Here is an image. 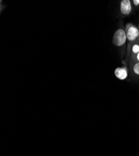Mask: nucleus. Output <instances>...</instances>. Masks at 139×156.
I'll return each mask as SVG.
<instances>
[{"label": "nucleus", "instance_id": "1", "mask_svg": "<svg viewBox=\"0 0 139 156\" xmlns=\"http://www.w3.org/2000/svg\"><path fill=\"white\" fill-rule=\"evenodd\" d=\"M126 32L123 29H118L116 30L113 35L112 43L115 46L120 47L123 46L127 40Z\"/></svg>", "mask_w": 139, "mask_h": 156}, {"label": "nucleus", "instance_id": "6", "mask_svg": "<svg viewBox=\"0 0 139 156\" xmlns=\"http://www.w3.org/2000/svg\"><path fill=\"white\" fill-rule=\"evenodd\" d=\"M132 52H133L134 54H137V55L138 53V52H139V45L134 44L132 46Z\"/></svg>", "mask_w": 139, "mask_h": 156}, {"label": "nucleus", "instance_id": "4", "mask_svg": "<svg viewBox=\"0 0 139 156\" xmlns=\"http://www.w3.org/2000/svg\"><path fill=\"white\" fill-rule=\"evenodd\" d=\"M114 74L117 78L120 80H124L127 77L128 73L125 68H117L114 71Z\"/></svg>", "mask_w": 139, "mask_h": 156}, {"label": "nucleus", "instance_id": "9", "mask_svg": "<svg viewBox=\"0 0 139 156\" xmlns=\"http://www.w3.org/2000/svg\"><path fill=\"white\" fill-rule=\"evenodd\" d=\"M138 28H139V24H138Z\"/></svg>", "mask_w": 139, "mask_h": 156}, {"label": "nucleus", "instance_id": "3", "mask_svg": "<svg viewBox=\"0 0 139 156\" xmlns=\"http://www.w3.org/2000/svg\"><path fill=\"white\" fill-rule=\"evenodd\" d=\"M132 11V5L129 0H122L120 2V11L122 14L128 15Z\"/></svg>", "mask_w": 139, "mask_h": 156}, {"label": "nucleus", "instance_id": "5", "mask_svg": "<svg viewBox=\"0 0 139 156\" xmlns=\"http://www.w3.org/2000/svg\"><path fill=\"white\" fill-rule=\"evenodd\" d=\"M133 70L135 74L139 75V62H137L133 67Z\"/></svg>", "mask_w": 139, "mask_h": 156}, {"label": "nucleus", "instance_id": "8", "mask_svg": "<svg viewBox=\"0 0 139 156\" xmlns=\"http://www.w3.org/2000/svg\"><path fill=\"white\" fill-rule=\"evenodd\" d=\"M137 60L139 61V52H138V53L137 55Z\"/></svg>", "mask_w": 139, "mask_h": 156}, {"label": "nucleus", "instance_id": "7", "mask_svg": "<svg viewBox=\"0 0 139 156\" xmlns=\"http://www.w3.org/2000/svg\"><path fill=\"white\" fill-rule=\"evenodd\" d=\"M134 4L135 6L139 5V0H134Z\"/></svg>", "mask_w": 139, "mask_h": 156}, {"label": "nucleus", "instance_id": "2", "mask_svg": "<svg viewBox=\"0 0 139 156\" xmlns=\"http://www.w3.org/2000/svg\"><path fill=\"white\" fill-rule=\"evenodd\" d=\"M126 36H127V39L129 41H135L139 36V31L135 26L132 25L126 31Z\"/></svg>", "mask_w": 139, "mask_h": 156}]
</instances>
